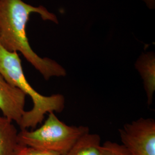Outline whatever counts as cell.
Listing matches in <instances>:
<instances>
[{
  "instance_id": "obj_7",
  "label": "cell",
  "mask_w": 155,
  "mask_h": 155,
  "mask_svg": "<svg viewBox=\"0 0 155 155\" xmlns=\"http://www.w3.org/2000/svg\"><path fill=\"white\" fill-rule=\"evenodd\" d=\"M13 121L0 116V155H15L20 144Z\"/></svg>"
},
{
  "instance_id": "obj_4",
  "label": "cell",
  "mask_w": 155,
  "mask_h": 155,
  "mask_svg": "<svg viewBox=\"0 0 155 155\" xmlns=\"http://www.w3.org/2000/svg\"><path fill=\"white\" fill-rule=\"evenodd\" d=\"M122 145L133 155H155V121L140 118L119 129Z\"/></svg>"
},
{
  "instance_id": "obj_1",
  "label": "cell",
  "mask_w": 155,
  "mask_h": 155,
  "mask_svg": "<svg viewBox=\"0 0 155 155\" xmlns=\"http://www.w3.org/2000/svg\"><path fill=\"white\" fill-rule=\"evenodd\" d=\"M33 13L45 21L58 24L57 17L43 6H34L22 0H0V43L9 51L20 52L45 80L66 76L63 67L53 59L40 57L29 45L26 26Z\"/></svg>"
},
{
  "instance_id": "obj_3",
  "label": "cell",
  "mask_w": 155,
  "mask_h": 155,
  "mask_svg": "<svg viewBox=\"0 0 155 155\" xmlns=\"http://www.w3.org/2000/svg\"><path fill=\"white\" fill-rule=\"evenodd\" d=\"M48 117L40 127L32 131L21 129L18 133L20 145L66 155L79 139L89 133V127L70 126L61 121L54 112L48 113Z\"/></svg>"
},
{
  "instance_id": "obj_9",
  "label": "cell",
  "mask_w": 155,
  "mask_h": 155,
  "mask_svg": "<svg viewBox=\"0 0 155 155\" xmlns=\"http://www.w3.org/2000/svg\"><path fill=\"white\" fill-rule=\"evenodd\" d=\"M102 155H133L122 144L107 141L102 145Z\"/></svg>"
},
{
  "instance_id": "obj_8",
  "label": "cell",
  "mask_w": 155,
  "mask_h": 155,
  "mask_svg": "<svg viewBox=\"0 0 155 155\" xmlns=\"http://www.w3.org/2000/svg\"><path fill=\"white\" fill-rule=\"evenodd\" d=\"M66 155H102L100 136L90 132L84 134L72 146Z\"/></svg>"
},
{
  "instance_id": "obj_11",
  "label": "cell",
  "mask_w": 155,
  "mask_h": 155,
  "mask_svg": "<svg viewBox=\"0 0 155 155\" xmlns=\"http://www.w3.org/2000/svg\"><path fill=\"white\" fill-rule=\"evenodd\" d=\"M147 7L150 9H154L155 8V0H143Z\"/></svg>"
},
{
  "instance_id": "obj_2",
  "label": "cell",
  "mask_w": 155,
  "mask_h": 155,
  "mask_svg": "<svg viewBox=\"0 0 155 155\" xmlns=\"http://www.w3.org/2000/svg\"><path fill=\"white\" fill-rule=\"evenodd\" d=\"M0 74L12 86L29 95L33 107L25 111L19 127L21 129H35L44 120L45 115L51 112L61 113L65 107V97L61 94L45 96L31 86L22 69L21 61L17 52L9 51L0 43Z\"/></svg>"
},
{
  "instance_id": "obj_10",
  "label": "cell",
  "mask_w": 155,
  "mask_h": 155,
  "mask_svg": "<svg viewBox=\"0 0 155 155\" xmlns=\"http://www.w3.org/2000/svg\"><path fill=\"white\" fill-rule=\"evenodd\" d=\"M15 155H61L54 152L40 150L31 147L20 145L18 147Z\"/></svg>"
},
{
  "instance_id": "obj_5",
  "label": "cell",
  "mask_w": 155,
  "mask_h": 155,
  "mask_svg": "<svg viewBox=\"0 0 155 155\" xmlns=\"http://www.w3.org/2000/svg\"><path fill=\"white\" fill-rule=\"evenodd\" d=\"M26 97L20 90L12 86L0 74V110L3 116L19 125L25 111Z\"/></svg>"
},
{
  "instance_id": "obj_6",
  "label": "cell",
  "mask_w": 155,
  "mask_h": 155,
  "mask_svg": "<svg viewBox=\"0 0 155 155\" xmlns=\"http://www.w3.org/2000/svg\"><path fill=\"white\" fill-rule=\"evenodd\" d=\"M139 72L147 96L148 105L153 102L155 91V54L153 51L143 52L134 64Z\"/></svg>"
}]
</instances>
